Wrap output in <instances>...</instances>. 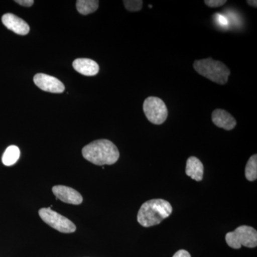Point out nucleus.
I'll return each instance as SVG.
<instances>
[{"label": "nucleus", "instance_id": "7", "mask_svg": "<svg viewBox=\"0 0 257 257\" xmlns=\"http://www.w3.org/2000/svg\"><path fill=\"white\" fill-rule=\"evenodd\" d=\"M34 82L42 90L51 93H62L65 89L63 83L52 76L46 74H37L34 77Z\"/></svg>", "mask_w": 257, "mask_h": 257}, {"label": "nucleus", "instance_id": "2", "mask_svg": "<svg viewBox=\"0 0 257 257\" xmlns=\"http://www.w3.org/2000/svg\"><path fill=\"white\" fill-rule=\"evenodd\" d=\"M170 203L162 199H155L144 203L138 214V221L145 227L160 224L172 212Z\"/></svg>", "mask_w": 257, "mask_h": 257}, {"label": "nucleus", "instance_id": "6", "mask_svg": "<svg viewBox=\"0 0 257 257\" xmlns=\"http://www.w3.org/2000/svg\"><path fill=\"white\" fill-rule=\"evenodd\" d=\"M39 215L51 227L62 233H73L77 229L75 224L65 216L52 210L50 208H42L39 210Z\"/></svg>", "mask_w": 257, "mask_h": 257}, {"label": "nucleus", "instance_id": "17", "mask_svg": "<svg viewBox=\"0 0 257 257\" xmlns=\"http://www.w3.org/2000/svg\"><path fill=\"white\" fill-rule=\"evenodd\" d=\"M226 0H204V3L209 8H216L226 4Z\"/></svg>", "mask_w": 257, "mask_h": 257}, {"label": "nucleus", "instance_id": "12", "mask_svg": "<svg viewBox=\"0 0 257 257\" xmlns=\"http://www.w3.org/2000/svg\"><path fill=\"white\" fill-rule=\"evenodd\" d=\"M185 172L189 177L197 182H200L204 175V165L197 157H190L187 161Z\"/></svg>", "mask_w": 257, "mask_h": 257}, {"label": "nucleus", "instance_id": "1", "mask_svg": "<svg viewBox=\"0 0 257 257\" xmlns=\"http://www.w3.org/2000/svg\"><path fill=\"white\" fill-rule=\"evenodd\" d=\"M84 158L95 165H111L117 162L119 152L114 143L108 140H97L82 149Z\"/></svg>", "mask_w": 257, "mask_h": 257}, {"label": "nucleus", "instance_id": "4", "mask_svg": "<svg viewBox=\"0 0 257 257\" xmlns=\"http://www.w3.org/2000/svg\"><path fill=\"white\" fill-rule=\"evenodd\" d=\"M230 247L239 249L241 246L254 248L257 246V231L251 226H240L234 231L228 232L225 236Z\"/></svg>", "mask_w": 257, "mask_h": 257}, {"label": "nucleus", "instance_id": "18", "mask_svg": "<svg viewBox=\"0 0 257 257\" xmlns=\"http://www.w3.org/2000/svg\"><path fill=\"white\" fill-rule=\"evenodd\" d=\"M15 3H18L19 5H22V6L30 8V7L33 5L35 2L33 0H16Z\"/></svg>", "mask_w": 257, "mask_h": 257}, {"label": "nucleus", "instance_id": "3", "mask_svg": "<svg viewBox=\"0 0 257 257\" xmlns=\"http://www.w3.org/2000/svg\"><path fill=\"white\" fill-rule=\"evenodd\" d=\"M193 67L198 74L220 85L227 83L231 74L230 69L223 62L211 57L194 61Z\"/></svg>", "mask_w": 257, "mask_h": 257}, {"label": "nucleus", "instance_id": "14", "mask_svg": "<svg viewBox=\"0 0 257 257\" xmlns=\"http://www.w3.org/2000/svg\"><path fill=\"white\" fill-rule=\"evenodd\" d=\"M20 157V150L18 147L15 145H11L6 149L3 155V163L5 166L14 165L18 162Z\"/></svg>", "mask_w": 257, "mask_h": 257}, {"label": "nucleus", "instance_id": "11", "mask_svg": "<svg viewBox=\"0 0 257 257\" xmlns=\"http://www.w3.org/2000/svg\"><path fill=\"white\" fill-rule=\"evenodd\" d=\"M72 65L76 72L88 77L95 76L99 71V64L90 59H77L74 61Z\"/></svg>", "mask_w": 257, "mask_h": 257}, {"label": "nucleus", "instance_id": "9", "mask_svg": "<svg viewBox=\"0 0 257 257\" xmlns=\"http://www.w3.org/2000/svg\"><path fill=\"white\" fill-rule=\"evenodd\" d=\"M2 21L8 30L14 32L20 35H28L30 32V26L25 20L19 18L15 15L8 13L2 18Z\"/></svg>", "mask_w": 257, "mask_h": 257}, {"label": "nucleus", "instance_id": "16", "mask_svg": "<svg viewBox=\"0 0 257 257\" xmlns=\"http://www.w3.org/2000/svg\"><path fill=\"white\" fill-rule=\"evenodd\" d=\"M125 8L130 12H139L143 9V0H124Z\"/></svg>", "mask_w": 257, "mask_h": 257}, {"label": "nucleus", "instance_id": "20", "mask_svg": "<svg viewBox=\"0 0 257 257\" xmlns=\"http://www.w3.org/2000/svg\"><path fill=\"white\" fill-rule=\"evenodd\" d=\"M246 3L250 6L253 7V8H257V1L256 0H248L246 1Z\"/></svg>", "mask_w": 257, "mask_h": 257}, {"label": "nucleus", "instance_id": "19", "mask_svg": "<svg viewBox=\"0 0 257 257\" xmlns=\"http://www.w3.org/2000/svg\"><path fill=\"white\" fill-rule=\"evenodd\" d=\"M172 257H191L190 253L188 252V251H186V250L181 249L179 250L177 252L175 253Z\"/></svg>", "mask_w": 257, "mask_h": 257}, {"label": "nucleus", "instance_id": "10", "mask_svg": "<svg viewBox=\"0 0 257 257\" xmlns=\"http://www.w3.org/2000/svg\"><path fill=\"white\" fill-rule=\"evenodd\" d=\"M211 119L216 126L224 128L226 131L232 130L236 125L234 116L224 109H216L213 111Z\"/></svg>", "mask_w": 257, "mask_h": 257}, {"label": "nucleus", "instance_id": "15", "mask_svg": "<svg viewBox=\"0 0 257 257\" xmlns=\"http://www.w3.org/2000/svg\"><path fill=\"white\" fill-rule=\"evenodd\" d=\"M245 176L247 180L250 182L256 180L257 179V155H253L250 157L245 168Z\"/></svg>", "mask_w": 257, "mask_h": 257}, {"label": "nucleus", "instance_id": "8", "mask_svg": "<svg viewBox=\"0 0 257 257\" xmlns=\"http://www.w3.org/2000/svg\"><path fill=\"white\" fill-rule=\"evenodd\" d=\"M52 192L57 199L67 204L79 205L83 202L82 196L75 189L63 185L52 187Z\"/></svg>", "mask_w": 257, "mask_h": 257}, {"label": "nucleus", "instance_id": "13", "mask_svg": "<svg viewBox=\"0 0 257 257\" xmlns=\"http://www.w3.org/2000/svg\"><path fill=\"white\" fill-rule=\"evenodd\" d=\"M99 3L97 0H77L76 6L80 14L87 15L97 10Z\"/></svg>", "mask_w": 257, "mask_h": 257}, {"label": "nucleus", "instance_id": "5", "mask_svg": "<svg viewBox=\"0 0 257 257\" xmlns=\"http://www.w3.org/2000/svg\"><path fill=\"white\" fill-rule=\"evenodd\" d=\"M143 110L147 119L154 124H163L168 116L165 103L157 96H149L143 104Z\"/></svg>", "mask_w": 257, "mask_h": 257}]
</instances>
